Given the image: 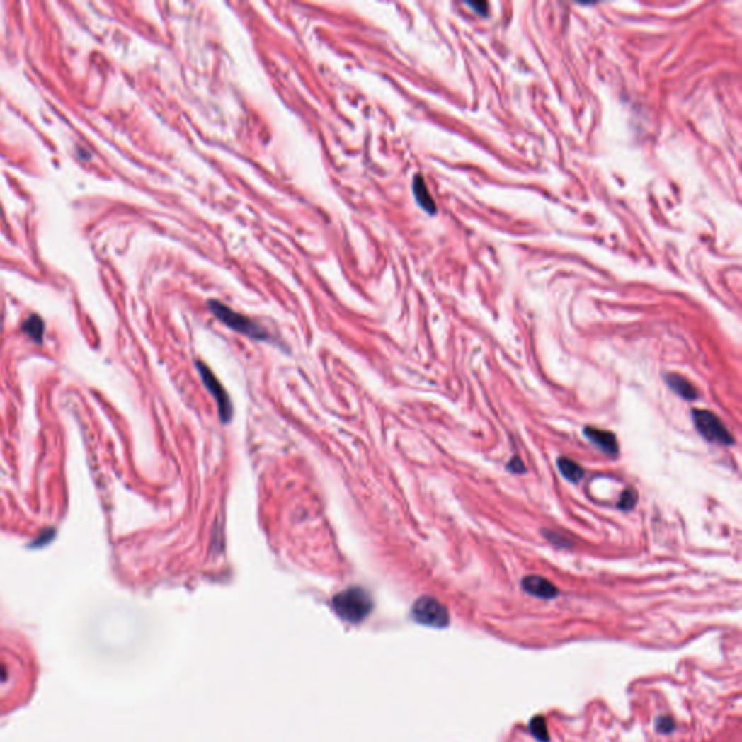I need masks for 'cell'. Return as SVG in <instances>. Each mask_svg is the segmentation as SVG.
<instances>
[{
  "instance_id": "6da1fadb",
  "label": "cell",
  "mask_w": 742,
  "mask_h": 742,
  "mask_svg": "<svg viewBox=\"0 0 742 742\" xmlns=\"http://www.w3.org/2000/svg\"><path fill=\"white\" fill-rule=\"evenodd\" d=\"M332 607L341 620L358 624L373 610L375 603L370 593L363 587H350V589L333 596Z\"/></svg>"
},
{
  "instance_id": "7a4b0ae2",
  "label": "cell",
  "mask_w": 742,
  "mask_h": 742,
  "mask_svg": "<svg viewBox=\"0 0 742 742\" xmlns=\"http://www.w3.org/2000/svg\"><path fill=\"white\" fill-rule=\"evenodd\" d=\"M210 312L218 318L221 322H224L228 328L249 336V338H253V339H258V341H261V339H268L270 335L268 332L257 322H254L253 319L246 318L241 314H236L235 311H232L231 307L225 306L224 303L218 302V300H209L207 303Z\"/></svg>"
},
{
  "instance_id": "3957f363",
  "label": "cell",
  "mask_w": 742,
  "mask_h": 742,
  "mask_svg": "<svg viewBox=\"0 0 742 742\" xmlns=\"http://www.w3.org/2000/svg\"><path fill=\"white\" fill-rule=\"evenodd\" d=\"M692 418L695 422V428L706 441L726 445V447L734 444V438L731 435V432L715 413H712L710 411L695 409L692 412Z\"/></svg>"
},
{
  "instance_id": "277c9868",
  "label": "cell",
  "mask_w": 742,
  "mask_h": 742,
  "mask_svg": "<svg viewBox=\"0 0 742 742\" xmlns=\"http://www.w3.org/2000/svg\"><path fill=\"white\" fill-rule=\"evenodd\" d=\"M412 616L416 622L430 628H445L450 625V613L447 607L430 596H422L415 602Z\"/></svg>"
},
{
  "instance_id": "5b68a950",
  "label": "cell",
  "mask_w": 742,
  "mask_h": 742,
  "mask_svg": "<svg viewBox=\"0 0 742 742\" xmlns=\"http://www.w3.org/2000/svg\"><path fill=\"white\" fill-rule=\"evenodd\" d=\"M196 364H198V370H199V373H200L203 384L206 386L209 393L216 400V406H218V412H219L221 421L228 423L231 421V418H232L234 409H232L231 399H229L227 390L224 389L221 382L215 377V375L212 373V371L206 367V364H203L200 361H198Z\"/></svg>"
},
{
  "instance_id": "8992f818",
  "label": "cell",
  "mask_w": 742,
  "mask_h": 742,
  "mask_svg": "<svg viewBox=\"0 0 742 742\" xmlns=\"http://www.w3.org/2000/svg\"><path fill=\"white\" fill-rule=\"evenodd\" d=\"M520 587L531 596L538 599L551 600L559 596V589L547 578L541 576H527L520 581Z\"/></svg>"
},
{
  "instance_id": "52a82bcc",
  "label": "cell",
  "mask_w": 742,
  "mask_h": 742,
  "mask_svg": "<svg viewBox=\"0 0 742 742\" xmlns=\"http://www.w3.org/2000/svg\"><path fill=\"white\" fill-rule=\"evenodd\" d=\"M584 437L589 441H592L595 445H598V448H600L605 454H607L610 457L617 455V451H620V447H617L616 435L612 434V432H609V430L598 429V428H593V426H587V428H584Z\"/></svg>"
},
{
  "instance_id": "ba28073f",
  "label": "cell",
  "mask_w": 742,
  "mask_h": 742,
  "mask_svg": "<svg viewBox=\"0 0 742 742\" xmlns=\"http://www.w3.org/2000/svg\"><path fill=\"white\" fill-rule=\"evenodd\" d=\"M666 383L674 393H677L680 397H683L686 400H695L699 396L696 387L686 377L680 376V375H675V373L666 375Z\"/></svg>"
},
{
  "instance_id": "9c48e42d",
  "label": "cell",
  "mask_w": 742,
  "mask_h": 742,
  "mask_svg": "<svg viewBox=\"0 0 742 742\" xmlns=\"http://www.w3.org/2000/svg\"><path fill=\"white\" fill-rule=\"evenodd\" d=\"M413 195L416 198V202L419 203V206L426 210L428 213H435L437 207H435V203L434 200H432L429 192H428V188L426 184L423 181V178L421 176H416L413 178Z\"/></svg>"
},
{
  "instance_id": "30bf717a",
  "label": "cell",
  "mask_w": 742,
  "mask_h": 742,
  "mask_svg": "<svg viewBox=\"0 0 742 742\" xmlns=\"http://www.w3.org/2000/svg\"><path fill=\"white\" fill-rule=\"evenodd\" d=\"M556 466H559V470L563 474V477L571 483H578L584 477L583 467H580L576 461L570 458H566V457L559 458V461H556Z\"/></svg>"
},
{
  "instance_id": "8fae6325",
  "label": "cell",
  "mask_w": 742,
  "mask_h": 742,
  "mask_svg": "<svg viewBox=\"0 0 742 742\" xmlns=\"http://www.w3.org/2000/svg\"><path fill=\"white\" fill-rule=\"evenodd\" d=\"M530 729H531V734L541 742H548L549 741V732H548V725H547V721L544 717H535L531 719L530 722Z\"/></svg>"
},
{
  "instance_id": "7c38bea8",
  "label": "cell",
  "mask_w": 742,
  "mask_h": 742,
  "mask_svg": "<svg viewBox=\"0 0 742 742\" xmlns=\"http://www.w3.org/2000/svg\"><path fill=\"white\" fill-rule=\"evenodd\" d=\"M23 331L25 333H28L33 339H37V341L40 343L41 338H42V332H44V324L41 321L40 316H30L25 324H23Z\"/></svg>"
},
{
  "instance_id": "4fadbf2b",
  "label": "cell",
  "mask_w": 742,
  "mask_h": 742,
  "mask_svg": "<svg viewBox=\"0 0 742 742\" xmlns=\"http://www.w3.org/2000/svg\"><path fill=\"white\" fill-rule=\"evenodd\" d=\"M637 501H638L637 491L634 489H628V490H625L622 493L620 502H617V508L622 509V510H631V509H634Z\"/></svg>"
},
{
  "instance_id": "5bb4252c",
  "label": "cell",
  "mask_w": 742,
  "mask_h": 742,
  "mask_svg": "<svg viewBox=\"0 0 742 742\" xmlns=\"http://www.w3.org/2000/svg\"><path fill=\"white\" fill-rule=\"evenodd\" d=\"M656 729H657L660 734H671L673 729H674V722H673V719L668 718V717L658 718L657 722H656Z\"/></svg>"
},
{
  "instance_id": "9a60e30c",
  "label": "cell",
  "mask_w": 742,
  "mask_h": 742,
  "mask_svg": "<svg viewBox=\"0 0 742 742\" xmlns=\"http://www.w3.org/2000/svg\"><path fill=\"white\" fill-rule=\"evenodd\" d=\"M544 535L548 538L549 542H552V544L556 545V547H569V545H570V541H569L567 538H561L560 535H556L555 532H548V531H545Z\"/></svg>"
},
{
  "instance_id": "2e32d148",
  "label": "cell",
  "mask_w": 742,
  "mask_h": 742,
  "mask_svg": "<svg viewBox=\"0 0 742 742\" xmlns=\"http://www.w3.org/2000/svg\"><path fill=\"white\" fill-rule=\"evenodd\" d=\"M506 469H508V472H512V473H516V474H522V473H525V466H523V462H522L518 457H515V458L510 460V462L508 464Z\"/></svg>"
}]
</instances>
